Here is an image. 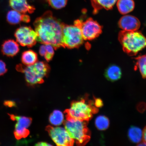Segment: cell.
<instances>
[{"label": "cell", "instance_id": "13", "mask_svg": "<svg viewBox=\"0 0 146 146\" xmlns=\"http://www.w3.org/2000/svg\"><path fill=\"white\" fill-rule=\"evenodd\" d=\"M7 20L10 24L16 25L22 22L25 23L30 22V18L27 15L13 10L8 12L7 15Z\"/></svg>", "mask_w": 146, "mask_h": 146}, {"label": "cell", "instance_id": "29", "mask_svg": "<svg viewBox=\"0 0 146 146\" xmlns=\"http://www.w3.org/2000/svg\"><path fill=\"white\" fill-rule=\"evenodd\" d=\"M36 146H52V145L50 143H47L46 142H38L35 145Z\"/></svg>", "mask_w": 146, "mask_h": 146}, {"label": "cell", "instance_id": "11", "mask_svg": "<svg viewBox=\"0 0 146 146\" xmlns=\"http://www.w3.org/2000/svg\"><path fill=\"white\" fill-rule=\"evenodd\" d=\"M119 26L123 31H136L139 29L140 23L139 20L134 16L125 15L122 17L118 22Z\"/></svg>", "mask_w": 146, "mask_h": 146}, {"label": "cell", "instance_id": "20", "mask_svg": "<svg viewBox=\"0 0 146 146\" xmlns=\"http://www.w3.org/2000/svg\"><path fill=\"white\" fill-rule=\"evenodd\" d=\"M49 121L53 125L58 126L64 122V116L62 112L59 110H55L49 117Z\"/></svg>", "mask_w": 146, "mask_h": 146}, {"label": "cell", "instance_id": "1", "mask_svg": "<svg viewBox=\"0 0 146 146\" xmlns=\"http://www.w3.org/2000/svg\"><path fill=\"white\" fill-rule=\"evenodd\" d=\"M64 24L54 17L52 12L47 11L34 23L36 40L43 44L51 45L55 50L64 48L62 42Z\"/></svg>", "mask_w": 146, "mask_h": 146}, {"label": "cell", "instance_id": "3", "mask_svg": "<svg viewBox=\"0 0 146 146\" xmlns=\"http://www.w3.org/2000/svg\"><path fill=\"white\" fill-rule=\"evenodd\" d=\"M16 69L25 74V80L28 85L33 86L43 83L44 79L50 72V67L46 62L37 61L31 65H18Z\"/></svg>", "mask_w": 146, "mask_h": 146}, {"label": "cell", "instance_id": "32", "mask_svg": "<svg viewBox=\"0 0 146 146\" xmlns=\"http://www.w3.org/2000/svg\"><path fill=\"white\" fill-rule=\"evenodd\" d=\"M138 146H146V143L144 141L140 142V143H138Z\"/></svg>", "mask_w": 146, "mask_h": 146}, {"label": "cell", "instance_id": "19", "mask_svg": "<svg viewBox=\"0 0 146 146\" xmlns=\"http://www.w3.org/2000/svg\"><path fill=\"white\" fill-rule=\"evenodd\" d=\"M128 136L133 143L138 144L142 139V131L139 127L132 126L128 131Z\"/></svg>", "mask_w": 146, "mask_h": 146}, {"label": "cell", "instance_id": "16", "mask_svg": "<svg viewBox=\"0 0 146 146\" xmlns=\"http://www.w3.org/2000/svg\"><path fill=\"white\" fill-rule=\"evenodd\" d=\"M104 75L106 78L110 81L114 82L117 81L121 78V69L117 65H110L106 69Z\"/></svg>", "mask_w": 146, "mask_h": 146}, {"label": "cell", "instance_id": "27", "mask_svg": "<svg viewBox=\"0 0 146 146\" xmlns=\"http://www.w3.org/2000/svg\"><path fill=\"white\" fill-rule=\"evenodd\" d=\"M94 103L95 106L98 108H101L103 106V102L100 98H94Z\"/></svg>", "mask_w": 146, "mask_h": 146}, {"label": "cell", "instance_id": "28", "mask_svg": "<svg viewBox=\"0 0 146 146\" xmlns=\"http://www.w3.org/2000/svg\"><path fill=\"white\" fill-rule=\"evenodd\" d=\"M45 52L46 49L45 48V45L44 44L41 46L40 47L39 50L40 54V55L41 56H44L45 53Z\"/></svg>", "mask_w": 146, "mask_h": 146}, {"label": "cell", "instance_id": "17", "mask_svg": "<svg viewBox=\"0 0 146 146\" xmlns=\"http://www.w3.org/2000/svg\"><path fill=\"white\" fill-rule=\"evenodd\" d=\"M117 6L120 14H126L134 10L135 2L134 0H117Z\"/></svg>", "mask_w": 146, "mask_h": 146}, {"label": "cell", "instance_id": "9", "mask_svg": "<svg viewBox=\"0 0 146 146\" xmlns=\"http://www.w3.org/2000/svg\"><path fill=\"white\" fill-rule=\"evenodd\" d=\"M16 41L23 46L31 47L37 42L36 33L30 27L22 26L16 30L15 33Z\"/></svg>", "mask_w": 146, "mask_h": 146}, {"label": "cell", "instance_id": "14", "mask_svg": "<svg viewBox=\"0 0 146 146\" xmlns=\"http://www.w3.org/2000/svg\"><path fill=\"white\" fill-rule=\"evenodd\" d=\"M19 46L17 41L9 39L3 42L1 46L3 54L9 57H13L19 52Z\"/></svg>", "mask_w": 146, "mask_h": 146}, {"label": "cell", "instance_id": "31", "mask_svg": "<svg viewBox=\"0 0 146 146\" xmlns=\"http://www.w3.org/2000/svg\"><path fill=\"white\" fill-rule=\"evenodd\" d=\"M142 139L144 142L146 143V126L144 128L143 132H142Z\"/></svg>", "mask_w": 146, "mask_h": 146}, {"label": "cell", "instance_id": "2", "mask_svg": "<svg viewBox=\"0 0 146 146\" xmlns=\"http://www.w3.org/2000/svg\"><path fill=\"white\" fill-rule=\"evenodd\" d=\"M118 39L124 52L130 56L136 55L146 47V38L138 31H122L119 34Z\"/></svg>", "mask_w": 146, "mask_h": 146}, {"label": "cell", "instance_id": "22", "mask_svg": "<svg viewBox=\"0 0 146 146\" xmlns=\"http://www.w3.org/2000/svg\"><path fill=\"white\" fill-rule=\"evenodd\" d=\"M135 59L137 61L135 68L138 67L142 77L143 78H146V54L139 56L136 58Z\"/></svg>", "mask_w": 146, "mask_h": 146}, {"label": "cell", "instance_id": "10", "mask_svg": "<svg viewBox=\"0 0 146 146\" xmlns=\"http://www.w3.org/2000/svg\"><path fill=\"white\" fill-rule=\"evenodd\" d=\"M9 115L11 120L17 121L14 131V136L16 139L19 140L26 138L30 134L28 128L32 123V118L13 114Z\"/></svg>", "mask_w": 146, "mask_h": 146}, {"label": "cell", "instance_id": "23", "mask_svg": "<svg viewBox=\"0 0 146 146\" xmlns=\"http://www.w3.org/2000/svg\"><path fill=\"white\" fill-rule=\"evenodd\" d=\"M49 5L52 8L60 9L64 7L67 5V0H48Z\"/></svg>", "mask_w": 146, "mask_h": 146}, {"label": "cell", "instance_id": "15", "mask_svg": "<svg viewBox=\"0 0 146 146\" xmlns=\"http://www.w3.org/2000/svg\"><path fill=\"white\" fill-rule=\"evenodd\" d=\"M117 0H91V4L94 8L93 13H98L102 9L107 10H111Z\"/></svg>", "mask_w": 146, "mask_h": 146}, {"label": "cell", "instance_id": "5", "mask_svg": "<svg viewBox=\"0 0 146 146\" xmlns=\"http://www.w3.org/2000/svg\"><path fill=\"white\" fill-rule=\"evenodd\" d=\"M98 108L91 100L87 102L85 99L74 101L71 104L70 108L65 110L66 116L75 119L88 121L93 115L98 112Z\"/></svg>", "mask_w": 146, "mask_h": 146}, {"label": "cell", "instance_id": "8", "mask_svg": "<svg viewBox=\"0 0 146 146\" xmlns=\"http://www.w3.org/2000/svg\"><path fill=\"white\" fill-rule=\"evenodd\" d=\"M46 130L56 145L60 146H72L74 141L65 128L54 127L48 125Z\"/></svg>", "mask_w": 146, "mask_h": 146}, {"label": "cell", "instance_id": "21", "mask_svg": "<svg viewBox=\"0 0 146 146\" xmlns=\"http://www.w3.org/2000/svg\"><path fill=\"white\" fill-rule=\"evenodd\" d=\"M95 125L97 129L100 131L105 130L108 128L110 125L109 118L104 115L98 116L95 121Z\"/></svg>", "mask_w": 146, "mask_h": 146}, {"label": "cell", "instance_id": "24", "mask_svg": "<svg viewBox=\"0 0 146 146\" xmlns=\"http://www.w3.org/2000/svg\"><path fill=\"white\" fill-rule=\"evenodd\" d=\"M46 49L44 57L47 62L51 61L53 57L54 54V47L50 44H44Z\"/></svg>", "mask_w": 146, "mask_h": 146}, {"label": "cell", "instance_id": "4", "mask_svg": "<svg viewBox=\"0 0 146 146\" xmlns=\"http://www.w3.org/2000/svg\"><path fill=\"white\" fill-rule=\"evenodd\" d=\"M65 128L77 145L83 146L90 140L91 133L87 127V121H82L66 116Z\"/></svg>", "mask_w": 146, "mask_h": 146}, {"label": "cell", "instance_id": "12", "mask_svg": "<svg viewBox=\"0 0 146 146\" xmlns=\"http://www.w3.org/2000/svg\"><path fill=\"white\" fill-rule=\"evenodd\" d=\"M9 5L13 10L23 14H31L35 10V7L29 5L27 0H9Z\"/></svg>", "mask_w": 146, "mask_h": 146}, {"label": "cell", "instance_id": "7", "mask_svg": "<svg viewBox=\"0 0 146 146\" xmlns=\"http://www.w3.org/2000/svg\"><path fill=\"white\" fill-rule=\"evenodd\" d=\"M74 24L80 27L82 36L85 40H92L98 37L102 33V27L92 18L83 21L82 19L75 21Z\"/></svg>", "mask_w": 146, "mask_h": 146}, {"label": "cell", "instance_id": "6", "mask_svg": "<svg viewBox=\"0 0 146 146\" xmlns=\"http://www.w3.org/2000/svg\"><path fill=\"white\" fill-rule=\"evenodd\" d=\"M84 39L81 29L76 25L64 24L62 42L64 47L78 48L83 44Z\"/></svg>", "mask_w": 146, "mask_h": 146}, {"label": "cell", "instance_id": "26", "mask_svg": "<svg viewBox=\"0 0 146 146\" xmlns=\"http://www.w3.org/2000/svg\"><path fill=\"white\" fill-rule=\"evenodd\" d=\"M136 108L139 112L141 113H143L146 109V103L144 102H141L138 103L137 105Z\"/></svg>", "mask_w": 146, "mask_h": 146}, {"label": "cell", "instance_id": "25", "mask_svg": "<svg viewBox=\"0 0 146 146\" xmlns=\"http://www.w3.org/2000/svg\"><path fill=\"white\" fill-rule=\"evenodd\" d=\"M7 71L6 65L2 60H0V76L6 73Z\"/></svg>", "mask_w": 146, "mask_h": 146}, {"label": "cell", "instance_id": "30", "mask_svg": "<svg viewBox=\"0 0 146 146\" xmlns=\"http://www.w3.org/2000/svg\"><path fill=\"white\" fill-rule=\"evenodd\" d=\"M5 106H8L9 107H12L15 106V103L14 102L11 101H5Z\"/></svg>", "mask_w": 146, "mask_h": 146}, {"label": "cell", "instance_id": "18", "mask_svg": "<svg viewBox=\"0 0 146 146\" xmlns=\"http://www.w3.org/2000/svg\"><path fill=\"white\" fill-rule=\"evenodd\" d=\"M21 61L25 66L34 64L38 61L37 54L32 50L25 51L22 54Z\"/></svg>", "mask_w": 146, "mask_h": 146}]
</instances>
